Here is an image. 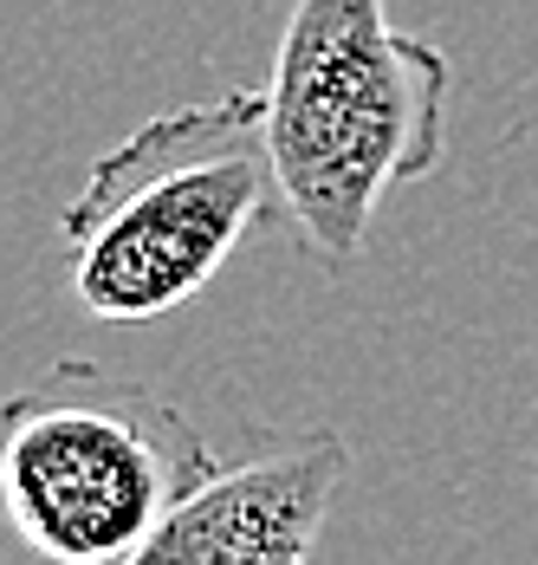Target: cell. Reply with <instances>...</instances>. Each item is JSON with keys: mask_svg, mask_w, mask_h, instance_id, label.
Returning <instances> with one entry per match:
<instances>
[{"mask_svg": "<svg viewBox=\"0 0 538 565\" xmlns=\"http://www.w3.org/2000/svg\"><path fill=\"white\" fill-rule=\"evenodd\" d=\"M267 150L279 215L324 274H344L389 189L448 157L454 65L402 33L383 0H267Z\"/></svg>", "mask_w": 538, "mask_h": 565, "instance_id": "1", "label": "cell"}, {"mask_svg": "<svg viewBox=\"0 0 538 565\" xmlns=\"http://www.w3.org/2000/svg\"><path fill=\"white\" fill-rule=\"evenodd\" d=\"M267 215H279V175L260 92L157 111L110 143L58 215L72 306L98 326L169 319Z\"/></svg>", "mask_w": 538, "mask_h": 565, "instance_id": "2", "label": "cell"}, {"mask_svg": "<svg viewBox=\"0 0 538 565\" xmlns=\"http://www.w3.org/2000/svg\"><path fill=\"white\" fill-rule=\"evenodd\" d=\"M208 468V436L169 396L92 358L0 403V520L53 565H143Z\"/></svg>", "mask_w": 538, "mask_h": 565, "instance_id": "3", "label": "cell"}, {"mask_svg": "<svg viewBox=\"0 0 538 565\" xmlns=\"http://www.w3.org/2000/svg\"><path fill=\"white\" fill-rule=\"evenodd\" d=\"M351 475L337 429H279L215 461L208 481L169 513L143 565H292L312 559L324 513Z\"/></svg>", "mask_w": 538, "mask_h": 565, "instance_id": "4", "label": "cell"}]
</instances>
